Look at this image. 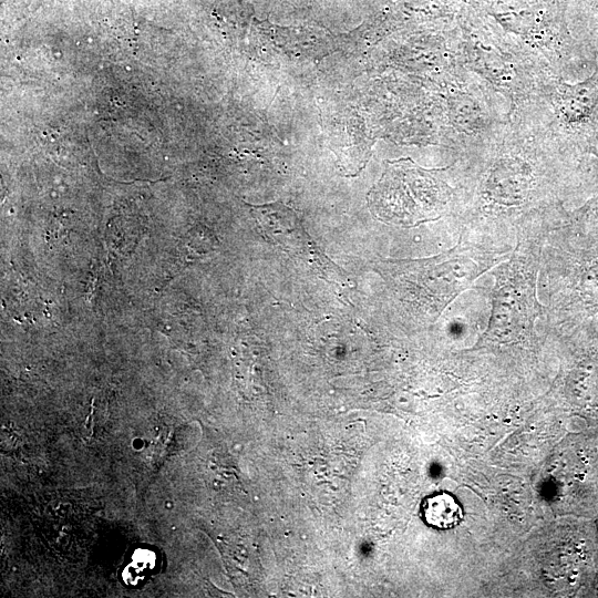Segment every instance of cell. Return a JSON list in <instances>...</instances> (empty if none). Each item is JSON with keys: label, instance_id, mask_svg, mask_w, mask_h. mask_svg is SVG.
Listing matches in <instances>:
<instances>
[{"label": "cell", "instance_id": "cell-1", "mask_svg": "<svg viewBox=\"0 0 598 598\" xmlns=\"http://www.w3.org/2000/svg\"><path fill=\"white\" fill-rule=\"evenodd\" d=\"M451 197L450 187L410 158L388 162L368 195L372 214L385 223L412 227L437 219Z\"/></svg>", "mask_w": 598, "mask_h": 598}, {"label": "cell", "instance_id": "cell-2", "mask_svg": "<svg viewBox=\"0 0 598 598\" xmlns=\"http://www.w3.org/2000/svg\"><path fill=\"white\" fill-rule=\"evenodd\" d=\"M486 339L514 341L527 336L540 312L537 298V264L517 248L494 274Z\"/></svg>", "mask_w": 598, "mask_h": 598}, {"label": "cell", "instance_id": "cell-3", "mask_svg": "<svg viewBox=\"0 0 598 598\" xmlns=\"http://www.w3.org/2000/svg\"><path fill=\"white\" fill-rule=\"evenodd\" d=\"M501 258L494 251L464 243L462 237L452 249L425 259L409 270L406 281L429 305L441 312Z\"/></svg>", "mask_w": 598, "mask_h": 598}, {"label": "cell", "instance_id": "cell-4", "mask_svg": "<svg viewBox=\"0 0 598 598\" xmlns=\"http://www.w3.org/2000/svg\"><path fill=\"white\" fill-rule=\"evenodd\" d=\"M529 173L523 163L502 161L493 168L486 184V192L493 200L505 204H519L529 187Z\"/></svg>", "mask_w": 598, "mask_h": 598}, {"label": "cell", "instance_id": "cell-5", "mask_svg": "<svg viewBox=\"0 0 598 598\" xmlns=\"http://www.w3.org/2000/svg\"><path fill=\"white\" fill-rule=\"evenodd\" d=\"M555 110L567 123L590 117L598 106V74L576 85L564 84L557 93Z\"/></svg>", "mask_w": 598, "mask_h": 598}, {"label": "cell", "instance_id": "cell-6", "mask_svg": "<svg viewBox=\"0 0 598 598\" xmlns=\"http://www.w3.org/2000/svg\"><path fill=\"white\" fill-rule=\"evenodd\" d=\"M569 385L575 401L598 406V343L582 350L569 375Z\"/></svg>", "mask_w": 598, "mask_h": 598}, {"label": "cell", "instance_id": "cell-7", "mask_svg": "<svg viewBox=\"0 0 598 598\" xmlns=\"http://www.w3.org/2000/svg\"><path fill=\"white\" fill-rule=\"evenodd\" d=\"M424 522L437 529H448L462 519V508L448 493L440 492L426 496L421 505Z\"/></svg>", "mask_w": 598, "mask_h": 598}, {"label": "cell", "instance_id": "cell-8", "mask_svg": "<svg viewBox=\"0 0 598 598\" xmlns=\"http://www.w3.org/2000/svg\"><path fill=\"white\" fill-rule=\"evenodd\" d=\"M595 210V213L598 215V198H597V202H596V207L592 208V212Z\"/></svg>", "mask_w": 598, "mask_h": 598}]
</instances>
